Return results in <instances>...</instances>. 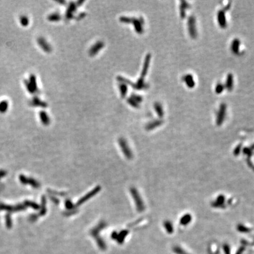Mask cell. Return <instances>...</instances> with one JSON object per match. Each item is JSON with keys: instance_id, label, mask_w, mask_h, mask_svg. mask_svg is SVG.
Masks as SVG:
<instances>
[{"instance_id": "4", "label": "cell", "mask_w": 254, "mask_h": 254, "mask_svg": "<svg viewBox=\"0 0 254 254\" xmlns=\"http://www.w3.org/2000/svg\"><path fill=\"white\" fill-rule=\"evenodd\" d=\"M131 23L133 24L134 29L138 34H142L143 32V25L144 24V20L142 17H140L139 18H132Z\"/></svg>"}, {"instance_id": "5", "label": "cell", "mask_w": 254, "mask_h": 254, "mask_svg": "<svg viewBox=\"0 0 254 254\" xmlns=\"http://www.w3.org/2000/svg\"><path fill=\"white\" fill-rule=\"evenodd\" d=\"M37 42L38 45H40V47H41V49L44 52L47 53L51 52L52 51L51 45L47 41H46V40L44 37H39L37 39Z\"/></svg>"}, {"instance_id": "11", "label": "cell", "mask_w": 254, "mask_h": 254, "mask_svg": "<svg viewBox=\"0 0 254 254\" xmlns=\"http://www.w3.org/2000/svg\"><path fill=\"white\" fill-rule=\"evenodd\" d=\"M190 4L186 1H181L180 5V13L181 18H185L186 17V11L190 8Z\"/></svg>"}, {"instance_id": "22", "label": "cell", "mask_w": 254, "mask_h": 254, "mask_svg": "<svg viewBox=\"0 0 254 254\" xmlns=\"http://www.w3.org/2000/svg\"><path fill=\"white\" fill-rule=\"evenodd\" d=\"M225 85L222 83H218L215 88V91L217 94H220L225 90Z\"/></svg>"}, {"instance_id": "15", "label": "cell", "mask_w": 254, "mask_h": 254, "mask_svg": "<svg viewBox=\"0 0 254 254\" xmlns=\"http://www.w3.org/2000/svg\"><path fill=\"white\" fill-rule=\"evenodd\" d=\"M153 108H154L155 111L157 112V115L160 117H163V116L164 113H163V107L162 105L160 102H155L154 104Z\"/></svg>"}, {"instance_id": "13", "label": "cell", "mask_w": 254, "mask_h": 254, "mask_svg": "<svg viewBox=\"0 0 254 254\" xmlns=\"http://www.w3.org/2000/svg\"><path fill=\"white\" fill-rule=\"evenodd\" d=\"M77 9V4H74V2H71L69 5V7L67 11L65 17L67 20H70L73 17V12L76 11Z\"/></svg>"}, {"instance_id": "3", "label": "cell", "mask_w": 254, "mask_h": 254, "mask_svg": "<svg viewBox=\"0 0 254 254\" xmlns=\"http://www.w3.org/2000/svg\"><path fill=\"white\" fill-rule=\"evenodd\" d=\"M217 21L219 27L225 29L227 26V21L225 10H220L217 13Z\"/></svg>"}, {"instance_id": "23", "label": "cell", "mask_w": 254, "mask_h": 254, "mask_svg": "<svg viewBox=\"0 0 254 254\" xmlns=\"http://www.w3.org/2000/svg\"><path fill=\"white\" fill-rule=\"evenodd\" d=\"M24 83H25V87H26V88H27V90H28V91L29 92L30 94H34V93H35V92L34 91V88H33V87H32V85H31L30 83V82L28 80H25V81H24Z\"/></svg>"}, {"instance_id": "19", "label": "cell", "mask_w": 254, "mask_h": 254, "mask_svg": "<svg viewBox=\"0 0 254 254\" xmlns=\"http://www.w3.org/2000/svg\"><path fill=\"white\" fill-rule=\"evenodd\" d=\"M8 108V102L6 100H3L0 102V112L4 113L6 112Z\"/></svg>"}, {"instance_id": "6", "label": "cell", "mask_w": 254, "mask_h": 254, "mask_svg": "<svg viewBox=\"0 0 254 254\" xmlns=\"http://www.w3.org/2000/svg\"><path fill=\"white\" fill-rule=\"evenodd\" d=\"M104 47V42L103 41H97L95 44H94L89 50V54L90 56L93 57L97 55L98 52L101 50Z\"/></svg>"}, {"instance_id": "28", "label": "cell", "mask_w": 254, "mask_h": 254, "mask_svg": "<svg viewBox=\"0 0 254 254\" xmlns=\"http://www.w3.org/2000/svg\"><path fill=\"white\" fill-rule=\"evenodd\" d=\"M189 219H190V216H186V217H184L183 219H182V223H183V224H186V223H188V221H189Z\"/></svg>"}, {"instance_id": "7", "label": "cell", "mask_w": 254, "mask_h": 254, "mask_svg": "<svg viewBox=\"0 0 254 254\" xmlns=\"http://www.w3.org/2000/svg\"><path fill=\"white\" fill-rule=\"evenodd\" d=\"M183 81L184 82L186 87L189 88H193L195 86V81L193 75L190 74H186L183 77Z\"/></svg>"}, {"instance_id": "24", "label": "cell", "mask_w": 254, "mask_h": 254, "mask_svg": "<svg viewBox=\"0 0 254 254\" xmlns=\"http://www.w3.org/2000/svg\"><path fill=\"white\" fill-rule=\"evenodd\" d=\"M127 234H128L127 232L124 231V232H122L121 234H120L119 235H118L117 239V241H118L119 243H122V242H123L124 239L125 237L126 236V235H127Z\"/></svg>"}, {"instance_id": "8", "label": "cell", "mask_w": 254, "mask_h": 254, "mask_svg": "<svg viewBox=\"0 0 254 254\" xmlns=\"http://www.w3.org/2000/svg\"><path fill=\"white\" fill-rule=\"evenodd\" d=\"M151 55L150 54H148L145 58L144 64H143L142 72H141V78H144V77L146 76V75L148 72V68H149V65H150V61H151Z\"/></svg>"}, {"instance_id": "21", "label": "cell", "mask_w": 254, "mask_h": 254, "mask_svg": "<svg viewBox=\"0 0 254 254\" xmlns=\"http://www.w3.org/2000/svg\"><path fill=\"white\" fill-rule=\"evenodd\" d=\"M20 21L21 25L23 27L28 26L30 23L29 18L26 15H21L20 18Z\"/></svg>"}, {"instance_id": "12", "label": "cell", "mask_w": 254, "mask_h": 254, "mask_svg": "<svg viewBox=\"0 0 254 254\" xmlns=\"http://www.w3.org/2000/svg\"><path fill=\"white\" fill-rule=\"evenodd\" d=\"M30 104L34 107H40L42 108H46L48 105L46 102L41 101L38 97H34L30 101Z\"/></svg>"}, {"instance_id": "25", "label": "cell", "mask_w": 254, "mask_h": 254, "mask_svg": "<svg viewBox=\"0 0 254 254\" xmlns=\"http://www.w3.org/2000/svg\"><path fill=\"white\" fill-rule=\"evenodd\" d=\"M127 102L131 106H132V107H134V108L139 107V104L137 102L135 101L134 100H133L131 97L127 100Z\"/></svg>"}, {"instance_id": "14", "label": "cell", "mask_w": 254, "mask_h": 254, "mask_svg": "<svg viewBox=\"0 0 254 254\" xmlns=\"http://www.w3.org/2000/svg\"><path fill=\"white\" fill-rule=\"evenodd\" d=\"M40 117L41 122L43 124H44L45 125H47L50 124V119L49 118L48 115L45 111H40Z\"/></svg>"}, {"instance_id": "16", "label": "cell", "mask_w": 254, "mask_h": 254, "mask_svg": "<svg viewBox=\"0 0 254 254\" xmlns=\"http://www.w3.org/2000/svg\"><path fill=\"white\" fill-rule=\"evenodd\" d=\"M29 82H30L31 85H32V87H33L35 92H38V86H37L36 77H35V75L31 74L30 76V78H29Z\"/></svg>"}, {"instance_id": "27", "label": "cell", "mask_w": 254, "mask_h": 254, "mask_svg": "<svg viewBox=\"0 0 254 254\" xmlns=\"http://www.w3.org/2000/svg\"><path fill=\"white\" fill-rule=\"evenodd\" d=\"M132 18H129V17H121L120 18V20L122 22H124V23H131L132 22Z\"/></svg>"}, {"instance_id": "10", "label": "cell", "mask_w": 254, "mask_h": 254, "mask_svg": "<svg viewBox=\"0 0 254 254\" xmlns=\"http://www.w3.org/2000/svg\"><path fill=\"white\" fill-rule=\"evenodd\" d=\"M240 45L241 41L238 38H235L231 42V50L235 55H238L240 51Z\"/></svg>"}, {"instance_id": "2", "label": "cell", "mask_w": 254, "mask_h": 254, "mask_svg": "<svg viewBox=\"0 0 254 254\" xmlns=\"http://www.w3.org/2000/svg\"><path fill=\"white\" fill-rule=\"evenodd\" d=\"M226 109H227V106L225 103H222L220 105L218 111L217 113V116H216V121L217 125H221L224 122L226 113Z\"/></svg>"}, {"instance_id": "26", "label": "cell", "mask_w": 254, "mask_h": 254, "mask_svg": "<svg viewBox=\"0 0 254 254\" xmlns=\"http://www.w3.org/2000/svg\"><path fill=\"white\" fill-rule=\"evenodd\" d=\"M131 98H132L133 100H134L136 102H137L138 104H140V102L142 101V97L140 95H135L134 94H133L131 96Z\"/></svg>"}, {"instance_id": "18", "label": "cell", "mask_w": 254, "mask_h": 254, "mask_svg": "<svg viewBox=\"0 0 254 254\" xmlns=\"http://www.w3.org/2000/svg\"><path fill=\"white\" fill-rule=\"evenodd\" d=\"M61 15L59 13H57V12L52 13L50 15H48V20L50 21H52V22L58 21L61 20Z\"/></svg>"}, {"instance_id": "17", "label": "cell", "mask_w": 254, "mask_h": 254, "mask_svg": "<svg viewBox=\"0 0 254 254\" xmlns=\"http://www.w3.org/2000/svg\"><path fill=\"white\" fill-rule=\"evenodd\" d=\"M119 88H120V91L121 93V97L122 98L125 97L128 92V85L122 82L121 84H120Z\"/></svg>"}, {"instance_id": "1", "label": "cell", "mask_w": 254, "mask_h": 254, "mask_svg": "<svg viewBox=\"0 0 254 254\" xmlns=\"http://www.w3.org/2000/svg\"><path fill=\"white\" fill-rule=\"evenodd\" d=\"M187 27L189 34L192 39H196L198 35L196 25V18L193 15L190 16L187 21Z\"/></svg>"}, {"instance_id": "9", "label": "cell", "mask_w": 254, "mask_h": 254, "mask_svg": "<svg viewBox=\"0 0 254 254\" xmlns=\"http://www.w3.org/2000/svg\"><path fill=\"white\" fill-rule=\"evenodd\" d=\"M224 85L225 88L227 90V91H232L234 88V77L232 74L229 73L228 74Z\"/></svg>"}, {"instance_id": "20", "label": "cell", "mask_w": 254, "mask_h": 254, "mask_svg": "<svg viewBox=\"0 0 254 254\" xmlns=\"http://www.w3.org/2000/svg\"><path fill=\"white\" fill-rule=\"evenodd\" d=\"M162 124V121H160V120H155L153 121V122L149 123L147 126V128L148 130H153L154 128H155L156 127L159 126L160 125H161Z\"/></svg>"}]
</instances>
